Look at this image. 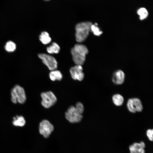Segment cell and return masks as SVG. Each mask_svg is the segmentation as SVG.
<instances>
[{"label":"cell","mask_w":153,"mask_h":153,"mask_svg":"<svg viewBox=\"0 0 153 153\" xmlns=\"http://www.w3.org/2000/svg\"><path fill=\"white\" fill-rule=\"evenodd\" d=\"M71 52L75 64L82 65L84 63L86 55L88 53V50L85 45L76 44L71 48Z\"/></svg>","instance_id":"obj_1"},{"label":"cell","mask_w":153,"mask_h":153,"mask_svg":"<svg viewBox=\"0 0 153 153\" xmlns=\"http://www.w3.org/2000/svg\"><path fill=\"white\" fill-rule=\"evenodd\" d=\"M91 22L87 21L77 24L75 26V37L76 41L79 42L84 41L87 38L90 31Z\"/></svg>","instance_id":"obj_2"},{"label":"cell","mask_w":153,"mask_h":153,"mask_svg":"<svg viewBox=\"0 0 153 153\" xmlns=\"http://www.w3.org/2000/svg\"><path fill=\"white\" fill-rule=\"evenodd\" d=\"M11 100L14 103L23 104L26 101V96L24 89L18 85H15L11 91Z\"/></svg>","instance_id":"obj_3"},{"label":"cell","mask_w":153,"mask_h":153,"mask_svg":"<svg viewBox=\"0 0 153 153\" xmlns=\"http://www.w3.org/2000/svg\"><path fill=\"white\" fill-rule=\"evenodd\" d=\"M42 99L41 104L46 108H49L53 105L57 101V98L51 91L42 92L41 94Z\"/></svg>","instance_id":"obj_4"},{"label":"cell","mask_w":153,"mask_h":153,"mask_svg":"<svg viewBox=\"0 0 153 153\" xmlns=\"http://www.w3.org/2000/svg\"><path fill=\"white\" fill-rule=\"evenodd\" d=\"M66 119L70 123H78L81 121L83 116L76 110L75 107L71 106L68 109L65 113Z\"/></svg>","instance_id":"obj_5"},{"label":"cell","mask_w":153,"mask_h":153,"mask_svg":"<svg viewBox=\"0 0 153 153\" xmlns=\"http://www.w3.org/2000/svg\"><path fill=\"white\" fill-rule=\"evenodd\" d=\"M54 126L46 120H42L39 124V131L40 134L46 138H48L54 131Z\"/></svg>","instance_id":"obj_6"},{"label":"cell","mask_w":153,"mask_h":153,"mask_svg":"<svg viewBox=\"0 0 153 153\" xmlns=\"http://www.w3.org/2000/svg\"><path fill=\"white\" fill-rule=\"evenodd\" d=\"M38 56L49 70L53 71L56 70L57 68V62L53 56L42 53L39 54Z\"/></svg>","instance_id":"obj_7"},{"label":"cell","mask_w":153,"mask_h":153,"mask_svg":"<svg viewBox=\"0 0 153 153\" xmlns=\"http://www.w3.org/2000/svg\"><path fill=\"white\" fill-rule=\"evenodd\" d=\"M70 72L72 78L74 80L81 81L84 78L82 65H76L71 67L70 69Z\"/></svg>","instance_id":"obj_8"},{"label":"cell","mask_w":153,"mask_h":153,"mask_svg":"<svg viewBox=\"0 0 153 153\" xmlns=\"http://www.w3.org/2000/svg\"><path fill=\"white\" fill-rule=\"evenodd\" d=\"M145 146L144 143L141 141L133 143L129 146V149L130 153H145Z\"/></svg>","instance_id":"obj_9"},{"label":"cell","mask_w":153,"mask_h":153,"mask_svg":"<svg viewBox=\"0 0 153 153\" xmlns=\"http://www.w3.org/2000/svg\"><path fill=\"white\" fill-rule=\"evenodd\" d=\"M125 75L124 72L121 70H118L114 73L112 78V82L116 85H121L124 82Z\"/></svg>","instance_id":"obj_10"},{"label":"cell","mask_w":153,"mask_h":153,"mask_svg":"<svg viewBox=\"0 0 153 153\" xmlns=\"http://www.w3.org/2000/svg\"><path fill=\"white\" fill-rule=\"evenodd\" d=\"M49 77L52 81H60L63 78L61 72L57 70L52 71L49 75Z\"/></svg>","instance_id":"obj_11"},{"label":"cell","mask_w":153,"mask_h":153,"mask_svg":"<svg viewBox=\"0 0 153 153\" xmlns=\"http://www.w3.org/2000/svg\"><path fill=\"white\" fill-rule=\"evenodd\" d=\"M13 125L16 126L22 127L26 124V121L22 116H16L13 118Z\"/></svg>","instance_id":"obj_12"},{"label":"cell","mask_w":153,"mask_h":153,"mask_svg":"<svg viewBox=\"0 0 153 153\" xmlns=\"http://www.w3.org/2000/svg\"><path fill=\"white\" fill-rule=\"evenodd\" d=\"M112 101L115 105L117 106L122 105L124 102V98L119 94H114L112 97Z\"/></svg>","instance_id":"obj_13"},{"label":"cell","mask_w":153,"mask_h":153,"mask_svg":"<svg viewBox=\"0 0 153 153\" xmlns=\"http://www.w3.org/2000/svg\"><path fill=\"white\" fill-rule=\"evenodd\" d=\"M39 39L44 44H46L49 43L51 41L48 33L46 31L42 32L39 36Z\"/></svg>","instance_id":"obj_14"},{"label":"cell","mask_w":153,"mask_h":153,"mask_svg":"<svg viewBox=\"0 0 153 153\" xmlns=\"http://www.w3.org/2000/svg\"><path fill=\"white\" fill-rule=\"evenodd\" d=\"M60 50L59 45L56 43L53 42L52 45L47 48L46 50L50 54L58 53Z\"/></svg>","instance_id":"obj_15"},{"label":"cell","mask_w":153,"mask_h":153,"mask_svg":"<svg viewBox=\"0 0 153 153\" xmlns=\"http://www.w3.org/2000/svg\"><path fill=\"white\" fill-rule=\"evenodd\" d=\"M132 99L136 112H141L143 107L140 100L137 98H133Z\"/></svg>","instance_id":"obj_16"},{"label":"cell","mask_w":153,"mask_h":153,"mask_svg":"<svg viewBox=\"0 0 153 153\" xmlns=\"http://www.w3.org/2000/svg\"><path fill=\"white\" fill-rule=\"evenodd\" d=\"M137 13L139 16L140 20H141L146 19L148 15L147 10L144 8H141L137 11Z\"/></svg>","instance_id":"obj_17"},{"label":"cell","mask_w":153,"mask_h":153,"mask_svg":"<svg viewBox=\"0 0 153 153\" xmlns=\"http://www.w3.org/2000/svg\"><path fill=\"white\" fill-rule=\"evenodd\" d=\"M16 48V45L13 42L9 41L7 42L5 46V50L8 52L14 51Z\"/></svg>","instance_id":"obj_18"},{"label":"cell","mask_w":153,"mask_h":153,"mask_svg":"<svg viewBox=\"0 0 153 153\" xmlns=\"http://www.w3.org/2000/svg\"><path fill=\"white\" fill-rule=\"evenodd\" d=\"M97 26V23L92 24L91 27L90 31H91L95 35L99 36L103 32Z\"/></svg>","instance_id":"obj_19"},{"label":"cell","mask_w":153,"mask_h":153,"mask_svg":"<svg viewBox=\"0 0 153 153\" xmlns=\"http://www.w3.org/2000/svg\"><path fill=\"white\" fill-rule=\"evenodd\" d=\"M127 106L128 110L130 112L135 113L137 112L132 98L128 99L127 103Z\"/></svg>","instance_id":"obj_20"},{"label":"cell","mask_w":153,"mask_h":153,"mask_svg":"<svg viewBox=\"0 0 153 153\" xmlns=\"http://www.w3.org/2000/svg\"><path fill=\"white\" fill-rule=\"evenodd\" d=\"M77 111L80 114H82L83 113L84 110V107L83 104L80 102L77 103L75 107Z\"/></svg>","instance_id":"obj_21"},{"label":"cell","mask_w":153,"mask_h":153,"mask_svg":"<svg viewBox=\"0 0 153 153\" xmlns=\"http://www.w3.org/2000/svg\"><path fill=\"white\" fill-rule=\"evenodd\" d=\"M146 134L149 139L151 141L153 139V130L152 129H149L146 132Z\"/></svg>","instance_id":"obj_22"},{"label":"cell","mask_w":153,"mask_h":153,"mask_svg":"<svg viewBox=\"0 0 153 153\" xmlns=\"http://www.w3.org/2000/svg\"><path fill=\"white\" fill-rule=\"evenodd\" d=\"M45 0L46 1H49L50 0Z\"/></svg>","instance_id":"obj_23"}]
</instances>
